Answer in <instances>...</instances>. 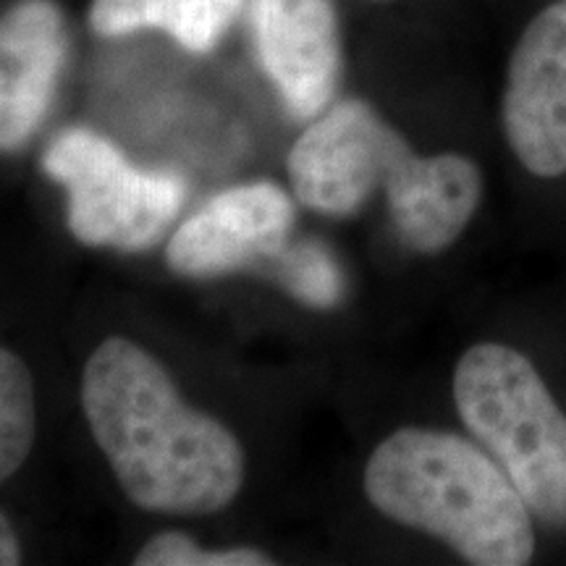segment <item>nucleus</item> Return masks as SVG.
Masks as SVG:
<instances>
[{
  "label": "nucleus",
  "mask_w": 566,
  "mask_h": 566,
  "mask_svg": "<svg viewBox=\"0 0 566 566\" xmlns=\"http://www.w3.org/2000/svg\"><path fill=\"white\" fill-rule=\"evenodd\" d=\"M82 409L134 506L208 516L242 491L247 459L239 438L189 407L166 367L129 338H105L90 354Z\"/></svg>",
  "instance_id": "obj_1"
},
{
  "label": "nucleus",
  "mask_w": 566,
  "mask_h": 566,
  "mask_svg": "<svg viewBox=\"0 0 566 566\" xmlns=\"http://www.w3.org/2000/svg\"><path fill=\"white\" fill-rule=\"evenodd\" d=\"M501 122L530 174H566V0L546 6L516 40Z\"/></svg>",
  "instance_id": "obj_7"
},
{
  "label": "nucleus",
  "mask_w": 566,
  "mask_h": 566,
  "mask_svg": "<svg viewBox=\"0 0 566 566\" xmlns=\"http://www.w3.org/2000/svg\"><path fill=\"white\" fill-rule=\"evenodd\" d=\"M296 200L331 218L359 212L384 189L405 244L422 254L451 247L475 216L483 176L467 155H417L365 101L331 105L289 153Z\"/></svg>",
  "instance_id": "obj_2"
},
{
  "label": "nucleus",
  "mask_w": 566,
  "mask_h": 566,
  "mask_svg": "<svg viewBox=\"0 0 566 566\" xmlns=\"http://www.w3.org/2000/svg\"><path fill=\"white\" fill-rule=\"evenodd\" d=\"M370 504L433 535L467 564L522 566L535 554L533 512L499 462L457 433L401 428L365 467Z\"/></svg>",
  "instance_id": "obj_3"
},
{
  "label": "nucleus",
  "mask_w": 566,
  "mask_h": 566,
  "mask_svg": "<svg viewBox=\"0 0 566 566\" xmlns=\"http://www.w3.org/2000/svg\"><path fill=\"white\" fill-rule=\"evenodd\" d=\"M454 401L533 516L566 527V415L525 354L491 342L470 346L454 370Z\"/></svg>",
  "instance_id": "obj_4"
},
{
  "label": "nucleus",
  "mask_w": 566,
  "mask_h": 566,
  "mask_svg": "<svg viewBox=\"0 0 566 566\" xmlns=\"http://www.w3.org/2000/svg\"><path fill=\"white\" fill-rule=\"evenodd\" d=\"M294 200L279 184L226 189L187 218L166 244V263L184 279H218L281 258L294 231Z\"/></svg>",
  "instance_id": "obj_8"
},
{
  "label": "nucleus",
  "mask_w": 566,
  "mask_h": 566,
  "mask_svg": "<svg viewBox=\"0 0 566 566\" xmlns=\"http://www.w3.org/2000/svg\"><path fill=\"white\" fill-rule=\"evenodd\" d=\"M254 55L296 122H315L342 84V27L334 0H247Z\"/></svg>",
  "instance_id": "obj_6"
},
{
  "label": "nucleus",
  "mask_w": 566,
  "mask_h": 566,
  "mask_svg": "<svg viewBox=\"0 0 566 566\" xmlns=\"http://www.w3.org/2000/svg\"><path fill=\"white\" fill-rule=\"evenodd\" d=\"M281 279L289 292L310 307H334L344 296L342 268L317 242L286 247L281 252Z\"/></svg>",
  "instance_id": "obj_12"
},
{
  "label": "nucleus",
  "mask_w": 566,
  "mask_h": 566,
  "mask_svg": "<svg viewBox=\"0 0 566 566\" xmlns=\"http://www.w3.org/2000/svg\"><path fill=\"white\" fill-rule=\"evenodd\" d=\"M69 59V27L55 0H17L0 13V153L45 124Z\"/></svg>",
  "instance_id": "obj_9"
},
{
  "label": "nucleus",
  "mask_w": 566,
  "mask_h": 566,
  "mask_svg": "<svg viewBox=\"0 0 566 566\" xmlns=\"http://www.w3.org/2000/svg\"><path fill=\"white\" fill-rule=\"evenodd\" d=\"M247 0H92L90 27L101 38L166 32L184 51L205 55L218 48Z\"/></svg>",
  "instance_id": "obj_10"
},
{
  "label": "nucleus",
  "mask_w": 566,
  "mask_h": 566,
  "mask_svg": "<svg viewBox=\"0 0 566 566\" xmlns=\"http://www.w3.org/2000/svg\"><path fill=\"white\" fill-rule=\"evenodd\" d=\"M38 428L34 380L19 354L0 346V483L30 457Z\"/></svg>",
  "instance_id": "obj_11"
},
{
  "label": "nucleus",
  "mask_w": 566,
  "mask_h": 566,
  "mask_svg": "<svg viewBox=\"0 0 566 566\" xmlns=\"http://www.w3.org/2000/svg\"><path fill=\"white\" fill-rule=\"evenodd\" d=\"M21 562V543L11 522L0 514V566H17Z\"/></svg>",
  "instance_id": "obj_14"
},
{
  "label": "nucleus",
  "mask_w": 566,
  "mask_h": 566,
  "mask_svg": "<svg viewBox=\"0 0 566 566\" xmlns=\"http://www.w3.org/2000/svg\"><path fill=\"white\" fill-rule=\"evenodd\" d=\"M137 566H271L258 548H202L181 533H160L139 548Z\"/></svg>",
  "instance_id": "obj_13"
},
{
  "label": "nucleus",
  "mask_w": 566,
  "mask_h": 566,
  "mask_svg": "<svg viewBox=\"0 0 566 566\" xmlns=\"http://www.w3.org/2000/svg\"><path fill=\"white\" fill-rule=\"evenodd\" d=\"M42 171L66 187L69 231L87 247L150 250L187 200L179 174L134 166L111 139L84 126L55 134L42 153Z\"/></svg>",
  "instance_id": "obj_5"
}]
</instances>
